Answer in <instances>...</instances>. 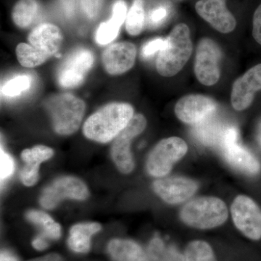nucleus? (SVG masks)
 Here are the masks:
<instances>
[{
  "label": "nucleus",
  "instance_id": "nucleus-1",
  "mask_svg": "<svg viewBox=\"0 0 261 261\" xmlns=\"http://www.w3.org/2000/svg\"><path fill=\"white\" fill-rule=\"evenodd\" d=\"M133 116V107L128 103H110L89 117L84 123V135L89 140L107 143L126 128Z\"/></svg>",
  "mask_w": 261,
  "mask_h": 261
},
{
  "label": "nucleus",
  "instance_id": "nucleus-2",
  "mask_svg": "<svg viewBox=\"0 0 261 261\" xmlns=\"http://www.w3.org/2000/svg\"><path fill=\"white\" fill-rule=\"evenodd\" d=\"M166 40V46L158 57L156 68L160 75L171 77L177 74L191 56L193 45L190 29L186 24H178Z\"/></svg>",
  "mask_w": 261,
  "mask_h": 261
},
{
  "label": "nucleus",
  "instance_id": "nucleus-3",
  "mask_svg": "<svg viewBox=\"0 0 261 261\" xmlns=\"http://www.w3.org/2000/svg\"><path fill=\"white\" fill-rule=\"evenodd\" d=\"M228 216L226 203L215 197H200L189 201L179 214L184 224L197 229H211L221 226Z\"/></svg>",
  "mask_w": 261,
  "mask_h": 261
},
{
  "label": "nucleus",
  "instance_id": "nucleus-4",
  "mask_svg": "<svg viewBox=\"0 0 261 261\" xmlns=\"http://www.w3.org/2000/svg\"><path fill=\"white\" fill-rule=\"evenodd\" d=\"M44 106L58 135H72L80 128L86 108L80 98L69 93L56 94L46 101Z\"/></svg>",
  "mask_w": 261,
  "mask_h": 261
},
{
  "label": "nucleus",
  "instance_id": "nucleus-5",
  "mask_svg": "<svg viewBox=\"0 0 261 261\" xmlns=\"http://www.w3.org/2000/svg\"><path fill=\"white\" fill-rule=\"evenodd\" d=\"M188 146L179 137H173L159 142L149 154L147 170L149 175L161 178L166 176L177 163L186 154Z\"/></svg>",
  "mask_w": 261,
  "mask_h": 261
},
{
  "label": "nucleus",
  "instance_id": "nucleus-6",
  "mask_svg": "<svg viewBox=\"0 0 261 261\" xmlns=\"http://www.w3.org/2000/svg\"><path fill=\"white\" fill-rule=\"evenodd\" d=\"M93 53L87 48H77L65 58L58 68L57 80L61 87L73 89L80 87L94 64Z\"/></svg>",
  "mask_w": 261,
  "mask_h": 261
},
{
  "label": "nucleus",
  "instance_id": "nucleus-7",
  "mask_svg": "<svg viewBox=\"0 0 261 261\" xmlns=\"http://www.w3.org/2000/svg\"><path fill=\"white\" fill-rule=\"evenodd\" d=\"M147 126V120L142 114L133 116L121 133L114 139L111 155L119 171L123 173H129L135 168L133 156L130 152V142L140 135Z\"/></svg>",
  "mask_w": 261,
  "mask_h": 261
},
{
  "label": "nucleus",
  "instance_id": "nucleus-8",
  "mask_svg": "<svg viewBox=\"0 0 261 261\" xmlns=\"http://www.w3.org/2000/svg\"><path fill=\"white\" fill-rule=\"evenodd\" d=\"M235 226L246 238L257 241L261 239V208L250 197L239 195L231 206Z\"/></svg>",
  "mask_w": 261,
  "mask_h": 261
},
{
  "label": "nucleus",
  "instance_id": "nucleus-9",
  "mask_svg": "<svg viewBox=\"0 0 261 261\" xmlns=\"http://www.w3.org/2000/svg\"><path fill=\"white\" fill-rule=\"evenodd\" d=\"M221 51L212 39L203 38L197 45L195 61V73L199 82L213 86L220 78Z\"/></svg>",
  "mask_w": 261,
  "mask_h": 261
},
{
  "label": "nucleus",
  "instance_id": "nucleus-10",
  "mask_svg": "<svg viewBox=\"0 0 261 261\" xmlns=\"http://www.w3.org/2000/svg\"><path fill=\"white\" fill-rule=\"evenodd\" d=\"M89 195L88 189L79 178L65 176L58 178L42 192L40 203L46 209L54 208L61 200L69 198L85 200Z\"/></svg>",
  "mask_w": 261,
  "mask_h": 261
},
{
  "label": "nucleus",
  "instance_id": "nucleus-11",
  "mask_svg": "<svg viewBox=\"0 0 261 261\" xmlns=\"http://www.w3.org/2000/svg\"><path fill=\"white\" fill-rule=\"evenodd\" d=\"M217 105L214 99L202 94H189L176 103L175 113L178 119L188 124H197L214 116Z\"/></svg>",
  "mask_w": 261,
  "mask_h": 261
},
{
  "label": "nucleus",
  "instance_id": "nucleus-12",
  "mask_svg": "<svg viewBox=\"0 0 261 261\" xmlns=\"http://www.w3.org/2000/svg\"><path fill=\"white\" fill-rule=\"evenodd\" d=\"M198 189L197 182L184 176L161 178L153 183L154 192L171 205L181 204L195 195Z\"/></svg>",
  "mask_w": 261,
  "mask_h": 261
},
{
  "label": "nucleus",
  "instance_id": "nucleus-13",
  "mask_svg": "<svg viewBox=\"0 0 261 261\" xmlns=\"http://www.w3.org/2000/svg\"><path fill=\"white\" fill-rule=\"evenodd\" d=\"M137 49L128 42L111 44L103 51L102 65L111 75H121L129 70L135 65Z\"/></svg>",
  "mask_w": 261,
  "mask_h": 261
},
{
  "label": "nucleus",
  "instance_id": "nucleus-14",
  "mask_svg": "<svg viewBox=\"0 0 261 261\" xmlns=\"http://www.w3.org/2000/svg\"><path fill=\"white\" fill-rule=\"evenodd\" d=\"M261 90V64L252 67L235 81L231 92V104L236 111L247 109L257 91Z\"/></svg>",
  "mask_w": 261,
  "mask_h": 261
},
{
  "label": "nucleus",
  "instance_id": "nucleus-15",
  "mask_svg": "<svg viewBox=\"0 0 261 261\" xmlns=\"http://www.w3.org/2000/svg\"><path fill=\"white\" fill-rule=\"evenodd\" d=\"M28 41L33 49L47 61L61 49L63 36L54 24L42 23L33 29Z\"/></svg>",
  "mask_w": 261,
  "mask_h": 261
},
{
  "label": "nucleus",
  "instance_id": "nucleus-16",
  "mask_svg": "<svg viewBox=\"0 0 261 261\" xmlns=\"http://www.w3.org/2000/svg\"><path fill=\"white\" fill-rule=\"evenodd\" d=\"M197 13L216 30L224 34L232 32L236 20L228 11L226 0H200L195 5Z\"/></svg>",
  "mask_w": 261,
  "mask_h": 261
},
{
  "label": "nucleus",
  "instance_id": "nucleus-17",
  "mask_svg": "<svg viewBox=\"0 0 261 261\" xmlns=\"http://www.w3.org/2000/svg\"><path fill=\"white\" fill-rule=\"evenodd\" d=\"M220 150L225 161L239 171L251 176L260 173L261 166L258 160L250 151L239 145L238 141L225 144Z\"/></svg>",
  "mask_w": 261,
  "mask_h": 261
},
{
  "label": "nucleus",
  "instance_id": "nucleus-18",
  "mask_svg": "<svg viewBox=\"0 0 261 261\" xmlns=\"http://www.w3.org/2000/svg\"><path fill=\"white\" fill-rule=\"evenodd\" d=\"M54 151L47 146L38 145L23 151L21 158L25 166L20 173V178L25 186H33L39 177V166L44 161L51 159Z\"/></svg>",
  "mask_w": 261,
  "mask_h": 261
},
{
  "label": "nucleus",
  "instance_id": "nucleus-19",
  "mask_svg": "<svg viewBox=\"0 0 261 261\" xmlns=\"http://www.w3.org/2000/svg\"><path fill=\"white\" fill-rule=\"evenodd\" d=\"M127 7L123 0H117L113 7L112 18L99 25L96 32V42L100 45H106L113 42L119 33L122 24L127 17Z\"/></svg>",
  "mask_w": 261,
  "mask_h": 261
},
{
  "label": "nucleus",
  "instance_id": "nucleus-20",
  "mask_svg": "<svg viewBox=\"0 0 261 261\" xmlns=\"http://www.w3.org/2000/svg\"><path fill=\"white\" fill-rule=\"evenodd\" d=\"M228 126L214 119V116H212L205 121L195 124L192 133L202 145L219 148Z\"/></svg>",
  "mask_w": 261,
  "mask_h": 261
},
{
  "label": "nucleus",
  "instance_id": "nucleus-21",
  "mask_svg": "<svg viewBox=\"0 0 261 261\" xmlns=\"http://www.w3.org/2000/svg\"><path fill=\"white\" fill-rule=\"evenodd\" d=\"M108 252L116 261H149L142 247L128 240H113L108 245Z\"/></svg>",
  "mask_w": 261,
  "mask_h": 261
},
{
  "label": "nucleus",
  "instance_id": "nucleus-22",
  "mask_svg": "<svg viewBox=\"0 0 261 261\" xmlns=\"http://www.w3.org/2000/svg\"><path fill=\"white\" fill-rule=\"evenodd\" d=\"M100 230L101 226L97 223L75 225L70 229L68 246L73 251L80 253L88 252L90 249L91 237Z\"/></svg>",
  "mask_w": 261,
  "mask_h": 261
},
{
  "label": "nucleus",
  "instance_id": "nucleus-23",
  "mask_svg": "<svg viewBox=\"0 0 261 261\" xmlns=\"http://www.w3.org/2000/svg\"><path fill=\"white\" fill-rule=\"evenodd\" d=\"M40 11L37 0H19L13 8L12 18L15 25L27 29L34 23Z\"/></svg>",
  "mask_w": 261,
  "mask_h": 261
},
{
  "label": "nucleus",
  "instance_id": "nucleus-24",
  "mask_svg": "<svg viewBox=\"0 0 261 261\" xmlns=\"http://www.w3.org/2000/svg\"><path fill=\"white\" fill-rule=\"evenodd\" d=\"M27 218L34 224L40 226L42 235L50 240H58L61 235V227L55 222L50 216L42 211H31L27 214Z\"/></svg>",
  "mask_w": 261,
  "mask_h": 261
},
{
  "label": "nucleus",
  "instance_id": "nucleus-25",
  "mask_svg": "<svg viewBox=\"0 0 261 261\" xmlns=\"http://www.w3.org/2000/svg\"><path fill=\"white\" fill-rule=\"evenodd\" d=\"M184 258L185 261H217L212 247L203 240H195L189 243Z\"/></svg>",
  "mask_w": 261,
  "mask_h": 261
},
{
  "label": "nucleus",
  "instance_id": "nucleus-26",
  "mask_svg": "<svg viewBox=\"0 0 261 261\" xmlns=\"http://www.w3.org/2000/svg\"><path fill=\"white\" fill-rule=\"evenodd\" d=\"M145 24L143 0H135L127 15L126 29L132 36H137L142 32Z\"/></svg>",
  "mask_w": 261,
  "mask_h": 261
},
{
  "label": "nucleus",
  "instance_id": "nucleus-27",
  "mask_svg": "<svg viewBox=\"0 0 261 261\" xmlns=\"http://www.w3.org/2000/svg\"><path fill=\"white\" fill-rule=\"evenodd\" d=\"M15 53L19 63L25 68H34L46 62L45 59L33 49L30 44L25 43L19 44Z\"/></svg>",
  "mask_w": 261,
  "mask_h": 261
},
{
  "label": "nucleus",
  "instance_id": "nucleus-28",
  "mask_svg": "<svg viewBox=\"0 0 261 261\" xmlns=\"http://www.w3.org/2000/svg\"><path fill=\"white\" fill-rule=\"evenodd\" d=\"M32 79L30 75H19L7 82L2 87V93L7 97H16L30 88Z\"/></svg>",
  "mask_w": 261,
  "mask_h": 261
},
{
  "label": "nucleus",
  "instance_id": "nucleus-29",
  "mask_svg": "<svg viewBox=\"0 0 261 261\" xmlns=\"http://www.w3.org/2000/svg\"><path fill=\"white\" fill-rule=\"evenodd\" d=\"M15 164L13 158L9 154L5 152L3 146L0 151V178L1 184L4 183L14 172Z\"/></svg>",
  "mask_w": 261,
  "mask_h": 261
},
{
  "label": "nucleus",
  "instance_id": "nucleus-30",
  "mask_svg": "<svg viewBox=\"0 0 261 261\" xmlns=\"http://www.w3.org/2000/svg\"><path fill=\"white\" fill-rule=\"evenodd\" d=\"M169 13V8L166 5H160L154 8L149 15V23L151 27H158L164 23Z\"/></svg>",
  "mask_w": 261,
  "mask_h": 261
},
{
  "label": "nucleus",
  "instance_id": "nucleus-31",
  "mask_svg": "<svg viewBox=\"0 0 261 261\" xmlns=\"http://www.w3.org/2000/svg\"><path fill=\"white\" fill-rule=\"evenodd\" d=\"M104 0H80L81 7L87 18H96L102 9Z\"/></svg>",
  "mask_w": 261,
  "mask_h": 261
},
{
  "label": "nucleus",
  "instance_id": "nucleus-32",
  "mask_svg": "<svg viewBox=\"0 0 261 261\" xmlns=\"http://www.w3.org/2000/svg\"><path fill=\"white\" fill-rule=\"evenodd\" d=\"M166 39L163 38H156L146 43L142 49V56L144 58H148L153 56L157 51L163 50L166 46Z\"/></svg>",
  "mask_w": 261,
  "mask_h": 261
},
{
  "label": "nucleus",
  "instance_id": "nucleus-33",
  "mask_svg": "<svg viewBox=\"0 0 261 261\" xmlns=\"http://www.w3.org/2000/svg\"><path fill=\"white\" fill-rule=\"evenodd\" d=\"M166 252L164 245L160 239L154 238L151 241L149 246V255L152 260L163 261Z\"/></svg>",
  "mask_w": 261,
  "mask_h": 261
},
{
  "label": "nucleus",
  "instance_id": "nucleus-34",
  "mask_svg": "<svg viewBox=\"0 0 261 261\" xmlns=\"http://www.w3.org/2000/svg\"><path fill=\"white\" fill-rule=\"evenodd\" d=\"M252 36L261 45V4L255 10L252 20Z\"/></svg>",
  "mask_w": 261,
  "mask_h": 261
},
{
  "label": "nucleus",
  "instance_id": "nucleus-35",
  "mask_svg": "<svg viewBox=\"0 0 261 261\" xmlns=\"http://www.w3.org/2000/svg\"><path fill=\"white\" fill-rule=\"evenodd\" d=\"M163 261H185V258L175 249L170 247L166 250Z\"/></svg>",
  "mask_w": 261,
  "mask_h": 261
},
{
  "label": "nucleus",
  "instance_id": "nucleus-36",
  "mask_svg": "<svg viewBox=\"0 0 261 261\" xmlns=\"http://www.w3.org/2000/svg\"><path fill=\"white\" fill-rule=\"evenodd\" d=\"M33 246L38 250H43L48 247L47 238L40 234L33 241Z\"/></svg>",
  "mask_w": 261,
  "mask_h": 261
},
{
  "label": "nucleus",
  "instance_id": "nucleus-37",
  "mask_svg": "<svg viewBox=\"0 0 261 261\" xmlns=\"http://www.w3.org/2000/svg\"><path fill=\"white\" fill-rule=\"evenodd\" d=\"M61 3L65 14L71 17L74 13L75 0H61Z\"/></svg>",
  "mask_w": 261,
  "mask_h": 261
},
{
  "label": "nucleus",
  "instance_id": "nucleus-38",
  "mask_svg": "<svg viewBox=\"0 0 261 261\" xmlns=\"http://www.w3.org/2000/svg\"><path fill=\"white\" fill-rule=\"evenodd\" d=\"M28 261H63V259L57 254H49L45 256L38 257V258L32 259V260Z\"/></svg>",
  "mask_w": 261,
  "mask_h": 261
},
{
  "label": "nucleus",
  "instance_id": "nucleus-39",
  "mask_svg": "<svg viewBox=\"0 0 261 261\" xmlns=\"http://www.w3.org/2000/svg\"><path fill=\"white\" fill-rule=\"evenodd\" d=\"M0 261H18V260L10 252L3 251L1 252V255H0Z\"/></svg>",
  "mask_w": 261,
  "mask_h": 261
},
{
  "label": "nucleus",
  "instance_id": "nucleus-40",
  "mask_svg": "<svg viewBox=\"0 0 261 261\" xmlns=\"http://www.w3.org/2000/svg\"><path fill=\"white\" fill-rule=\"evenodd\" d=\"M257 138L259 142V145H260L261 147V121L259 123L258 127H257Z\"/></svg>",
  "mask_w": 261,
  "mask_h": 261
}]
</instances>
